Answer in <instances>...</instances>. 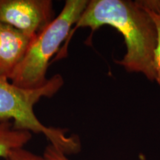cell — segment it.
Wrapping results in <instances>:
<instances>
[{
	"label": "cell",
	"mask_w": 160,
	"mask_h": 160,
	"mask_svg": "<svg viewBox=\"0 0 160 160\" xmlns=\"http://www.w3.org/2000/svg\"><path fill=\"white\" fill-rule=\"evenodd\" d=\"M31 138V132L15 129L11 122H0V158L7 160L12 151L22 148Z\"/></svg>",
	"instance_id": "8992f818"
},
{
	"label": "cell",
	"mask_w": 160,
	"mask_h": 160,
	"mask_svg": "<svg viewBox=\"0 0 160 160\" xmlns=\"http://www.w3.org/2000/svg\"><path fill=\"white\" fill-rule=\"evenodd\" d=\"M7 160H49L44 156H39L22 148L14 150L9 155Z\"/></svg>",
	"instance_id": "ba28073f"
},
{
	"label": "cell",
	"mask_w": 160,
	"mask_h": 160,
	"mask_svg": "<svg viewBox=\"0 0 160 160\" xmlns=\"http://www.w3.org/2000/svg\"><path fill=\"white\" fill-rule=\"evenodd\" d=\"M31 39L0 22V77L11 79Z\"/></svg>",
	"instance_id": "5b68a950"
},
{
	"label": "cell",
	"mask_w": 160,
	"mask_h": 160,
	"mask_svg": "<svg viewBox=\"0 0 160 160\" xmlns=\"http://www.w3.org/2000/svg\"><path fill=\"white\" fill-rule=\"evenodd\" d=\"M43 156L49 160H71L65 153L52 145L46 146Z\"/></svg>",
	"instance_id": "9c48e42d"
},
{
	"label": "cell",
	"mask_w": 160,
	"mask_h": 160,
	"mask_svg": "<svg viewBox=\"0 0 160 160\" xmlns=\"http://www.w3.org/2000/svg\"><path fill=\"white\" fill-rule=\"evenodd\" d=\"M55 17L51 0H0V22L31 39Z\"/></svg>",
	"instance_id": "277c9868"
},
{
	"label": "cell",
	"mask_w": 160,
	"mask_h": 160,
	"mask_svg": "<svg viewBox=\"0 0 160 160\" xmlns=\"http://www.w3.org/2000/svg\"><path fill=\"white\" fill-rule=\"evenodd\" d=\"M88 0H66L62 10L49 25L31 39L22 60L10 81L23 89L41 88L48 83L47 72L52 58L79 20Z\"/></svg>",
	"instance_id": "3957f363"
},
{
	"label": "cell",
	"mask_w": 160,
	"mask_h": 160,
	"mask_svg": "<svg viewBox=\"0 0 160 160\" xmlns=\"http://www.w3.org/2000/svg\"><path fill=\"white\" fill-rule=\"evenodd\" d=\"M104 25L114 28L125 39L126 53L121 60L116 61L117 63L127 71L142 73L150 81H157L154 69L157 28L151 16L137 1L90 0L55 59L65 57L70 38L76 30L89 28L92 35Z\"/></svg>",
	"instance_id": "6da1fadb"
},
{
	"label": "cell",
	"mask_w": 160,
	"mask_h": 160,
	"mask_svg": "<svg viewBox=\"0 0 160 160\" xmlns=\"http://www.w3.org/2000/svg\"><path fill=\"white\" fill-rule=\"evenodd\" d=\"M63 85L60 74L50 78L44 87L34 90L21 88L0 77V122H11L15 129L42 134L50 145L66 155L78 153L81 145L77 137L68 136L65 129L45 125L34 112L36 104L40 99L53 97Z\"/></svg>",
	"instance_id": "7a4b0ae2"
},
{
	"label": "cell",
	"mask_w": 160,
	"mask_h": 160,
	"mask_svg": "<svg viewBox=\"0 0 160 160\" xmlns=\"http://www.w3.org/2000/svg\"><path fill=\"white\" fill-rule=\"evenodd\" d=\"M138 3L154 22L157 31V44L154 53V69L158 84L160 85V0H137Z\"/></svg>",
	"instance_id": "52a82bcc"
}]
</instances>
